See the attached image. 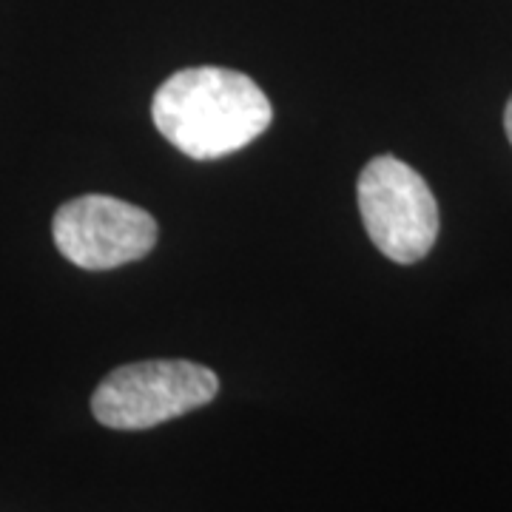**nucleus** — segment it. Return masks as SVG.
<instances>
[{"label": "nucleus", "instance_id": "f257e3e1", "mask_svg": "<svg viewBox=\"0 0 512 512\" xmlns=\"http://www.w3.org/2000/svg\"><path fill=\"white\" fill-rule=\"evenodd\" d=\"M154 126L191 160H222L251 146L274 120V106L248 74L220 66L174 72L151 100Z\"/></svg>", "mask_w": 512, "mask_h": 512}, {"label": "nucleus", "instance_id": "f03ea898", "mask_svg": "<svg viewBox=\"0 0 512 512\" xmlns=\"http://www.w3.org/2000/svg\"><path fill=\"white\" fill-rule=\"evenodd\" d=\"M220 379L185 359H151L111 370L92 396L94 419L111 430H148L211 404Z\"/></svg>", "mask_w": 512, "mask_h": 512}, {"label": "nucleus", "instance_id": "20e7f679", "mask_svg": "<svg viewBox=\"0 0 512 512\" xmlns=\"http://www.w3.org/2000/svg\"><path fill=\"white\" fill-rule=\"evenodd\" d=\"M60 254L83 271H111L151 254L160 228L143 211L106 194H86L60 205L52 222Z\"/></svg>", "mask_w": 512, "mask_h": 512}, {"label": "nucleus", "instance_id": "7ed1b4c3", "mask_svg": "<svg viewBox=\"0 0 512 512\" xmlns=\"http://www.w3.org/2000/svg\"><path fill=\"white\" fill-rule=\"evenodd\" d=\"M359 211L367 237L387 259L413 265L439 239V202L413 165L390 154L373 157L359 174Z\"/></svg>", "mask_w": 512, "mask_h": 512}, {"label": "nucleus", "instance_id": "39448f33", "mask_svg": "<svg viewBox=\"0 0 512 512\" xmlns=\"http://www.w3.org/2000/svg\"><path fill=\"white\" fill-rule=\"evenodd\" d=\"M504 131H507V137H510V146H512V97H510V103H507V109H504Z\"/></svg>", "mask_w": 512, "mask_h": 512}]
</instances>
